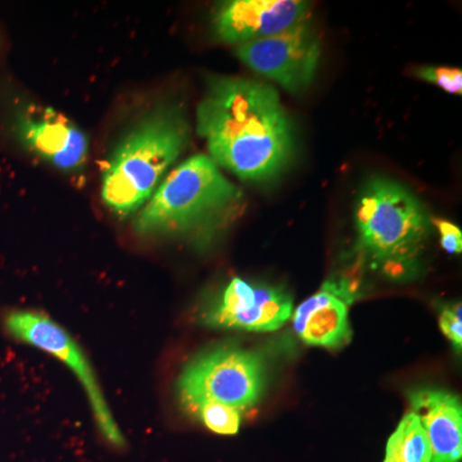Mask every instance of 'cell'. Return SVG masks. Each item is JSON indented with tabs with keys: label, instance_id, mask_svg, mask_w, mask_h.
<instances>
[{
	"label": "cell",
	"instance_id": "6da1fadb",
	"mask_svg": "<svg viewBox=\"0 0 462 462\" xmlns=\"http://www.w3.org/2000/svg\"><path fill=\"white\" fill-rule=\"evenodd\" d=\"M209 158L245 181L273 180L294 153V130L278 91L248 79L211 76L197 108Z\"/></svg>",
	"mask_w": 462,
	"mask_h": 462
},
{
	"label": "cell",
	"instance_id": "7a4b0ae2",
	"mask_svg": "<svg viewBox=\"0 0 462 462\" xmlns=\"http://www.w3.org/2000/svg\"><path fill=\"white\" fill-rule=\"evenodd\" d=\"M243 194L214 161L194 154L158 185L134 221L138 236L179 238L202 248L231 223Z\"/></svg>",
	"mask_w": 462,
	"mask_h": 462
},
{
	"label": "cell",
	"instance_id": "3957f363",
	"mask_svg": "<svg viewBox=\"0 0 462 462\" xmlns=\"http://www.w3.org/2000/svg\"><path fill=\"white\" fill-rule=\"evenodd\" d=\"M187 116L176 105L152 109L118 143L102 178V200L118 217L138 214L189 142Z\"/></svg>",
	"mask_w": 462,
	"mask_h": 462
},
{
	"label": "cell",
	"instance_id": "277c9868",
	"mask_svg": "<svg viewBox=\"0 0 462 462\" xmlns=\"http://www.w3.org/2000/svg\"><path fill=\"white\" fill-rule=\"evenodd\" d=\"M358 249L374 269L398 278L410 273L430 234L420 200L400 182L373 176L356 203Z\"/></svg>",
	"mask_w": 462,
	"mask_h": 462
},
{
	"label": "cell",
	"instance_id": "5b68a950",
	"mask_svg": "<svg viewBox=\"0 0 462 462\" xmlns=\"http://www.w3.org/2000/svg\"><path fill=\"white\" fill-rule=\"evenodd\" d=\"M266 369L263 357L234 346H220L199 356L182 370L179 398L185 410L205 401L236 409H251L263 397Z\"/></svg>",
	"mask_w": 462,
	"mask_h": 462
},
{
	"label": "cell",
	"instance_id": "8992f818",
	"mask_svg": "<svg viewBox=\"0 0 462 462\" xmlns=\"http://www.w3.org/2000/svg\"><path fill=\"white\" fill-rule=\"evenodd\" d=\"M5 328L14 338L56 356L72 370L87 392L100 433L112 446L124 447L125 438L109 411L97 375L74 338L48 316L26 310L8 314Z\"/></svg>",
	"mask_w": 462,
	"mask_h": 462
},
{
	"label": "cell",
	"instance_id": "52a82bcc",
	"mask_svg": "<svg viewBox=\"0 0 462 462\" xmlns=\"http://www.w3.org/2000/svg\"><path fill=\"white\" fill-rule=\"evenodd\" d=\"M236 53L257 74L298 93L314 81L321 45L314 27L305 21L270 38L240 44Z\"/></svg>",
	"mask_w": 462,
	"mask_h": 462
},
{
	"label": "cell",
	"instance_id": "ba28073f",
	"mask_svg": "<svg viewBox=\"0 0 462 462\" xmlns=\"http://www.w3.org/2000/svg\"><path fill=\"white\" fill-rule=\"evenodd\" d=\"M291 309L284 289L234 278L207 303L200 321L216 329L275 331L291 319Z\"/></svg>",
	"mask_w": 462,
	"mask_h": 462
},
{
	"label": "cell",
	"instance_id": "9c48e42d",
	"mask_svg": "<svg viewBox=\"0 0 462 462\" xmlns=\"http://www.w3.org/2000/svg\"><path fill=\"white\" fill-rule=\"evenodd\" d=\"M12 132L26 151L60 171H80L87 163V135L56 109L36 105L17 108L12 117Z\"/></svg>",
	"mask_w": 462,
	"mask_h": 462
},
{
	"label": "cell",
	"instance_id": "30bf717a",
	"mask_svg": "<svg viewBox=\"0 0 462 462\" xmlns=\"http://www.w3.org/2000/svg\"><path fill=\"white\" fill-rule=\"evenodd\" d=\"M310 5L300 0H230L214 16L215 35L236 47L270 38L305 23Z\"/></svg>",
	"mask_w": 462,
	"mask_h": 462
},
{
	"label": "cell",
	"instance_id": "8fae6325",
	"mask_svg": "<svg viewBox=\"0 0 462 462\" xmlns=\"http://www.w3.org/2000/svg\"><path fill=\"white\" fill-rule=\"evenodd\" d=\"M349 294L336 282H325L315 296L305 300L293 316L294 330L310 346L337 348L351 339L348 321Z\"/></svg>",
	"mask_w": 462,
	"mask_h": 462
},
{
	"label": "cell",
	"instance_id": "7c38bea8",
	"mask_svg": "<svg viewBox=\"0 0 462 462\" xmlns=\"http://www.w3.org/2000/svg\"><path fill=\"white\" fill-rule=\"evenodd\" d=\"M412 412L420 419L431 449L430 462H461L462 407L454 394L436 389L410 392Z\"/></svg>",
	"mask_w": 462,
	"mask_h": 462
},
{
	"label": "cell",
	"instance_id": "4fadbf2b",
	"mask_svg": "<svg viewBox=\"0 0 462 462\" xmlns=\"http://www.w3.org/2000/svg\"><path fill=\"white\" fill-rule=\"evenodd\" d=\"M430 439L420 419L409 412L388 439L384 462H430Z\"/></svg>",
	"mask_w": 462,
	"mask_h": 462
},
{
	"label": "cell",
	"instance_id": "5bb4252c",
	"mask_svg": "<svg viewBox=\"0 0 462 462\" xmlns=\"http://www.w3.org/2000/svg\"><path fill=\"white\" fill-rule=\"evenodd\" d=\"M191 415L199 418L209 430L221 436H233L238 433L242 411L236 407L216 401H205L188 410Z\"/></svg>",
	"mask_w": 462,
	"mask_h": 462
},
{
	"label": "cell",
	"instance_id": "9a60e30c",
	"mask_svg": "<svg viewBox=\"0 0 462 462\" xmlns=\"http://www.w3.org/2000/svg\"><path fill=\"white\" fill-rule=\"evenodd\" d=\"M416 75L422 80L430 81L442 88L443 90L452 94H461L462 71L458 69H447V67H422L416 71Z\"/></svg>",
	"mask_w": 462,
	"mask_h": 462
},
{
	"label": "cell",
	"instance_id": "2e32d148",
	"mask_svg": "<svg viewBox=\"0 0 462 462\" xmlns=\"http://www.w3.org/2000/svg\"><path fill=\"white\" fill-rule=\"evenodd\" d=\"M440 329L451 340L456 351L462 348V310L461 303L446 306L439 318Z\"/></svg>",
	"mask_w": 462,
	"mask_h": 462
},
{
	"label": "cell",
	"instance_id": "e0dca14e",
	"mask_svg": "<svg viewBox=\"0 0 462 462\" xmlns=\"http://www.w3.org/2000/svg\"><path fill=\"white\" fill-rule=\"evenodd\" d=\"M436 226L440 233V245H442L443 249L451 254H461V230L456 225L445 220L436 221Z\"/></svg>",
	"mask_w": 462,
	"mask_h": 462
}]
</instances>
